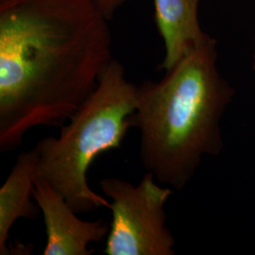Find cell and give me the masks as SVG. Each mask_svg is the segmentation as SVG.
I'll return each mask as SVG.
<instances>
[{"instance_id":"6","label":"cell","mask_w":255,"mask_h":255,"mask_svg":"<svg viewBox=\"0 0 255 255\" xmlns=\"http://www.w3.org/2000/svg\"><path fill=\"white\" fill-rule=\"evenodd\" d=\"M199 1L154 0L155 21L165 47L161 69L168 71L194 47L209 39L198 18Z\"/></svg>"},{"instance_id":"9","label":"cell","mask_w":255,"mask_h":255,"mask_svg":"<svg viewBox=\"0 0 255 255\" xmlns=\"http://www.w3.org/2000/svg\"><path fill=\"white\" fill-rule=\"evenodd\" d=\"M20 0H0V8L2 7H6L11 4H14L16 2H18Z\"/></svg>"},{"instance_id":"5","label":"cell","mask_w":255,"mask_h":255,"mask_svg":"<svg viewBox=\"0 0 255 255\" xmlns=\"http://www.w3.org/2000/svg\"><path fill=\"white\" fill-rule=\"evenodd\" d=\"M33 200L42 211L46 226L44 255H90L91 243L108 237L110 228L103 219L85 221L45 179L37 177L32 191Z\"/></svg>"},{"instance_id":"8","label":"cell","mask_w":255,"mask_h":255,"mask_svg":"<svg viewBox=\"0 0 255 255\" xmlns=\"http://www.w3.org/2000/svg\"><path fill=\"white\" fill-rule=\"evenodd\" d=\"M98 6L101 12L107 19H110L114 12L119 9L121 5L126 3L128 0H93Z\"/></svg>"},{"instance_id":"4","label":"cell","mask_w":255,"mask_h":255,"mask_svg":"<svg viewBox=\"0 0 255 255\" xmlns=\"http://www.w3.org/2000/svg\"><path fill=\"white\" fill-rule=\"evenodd\" d=\"M146 172L133 185L119 178L102 179L99 185L109 199L112 223L104 254L174 255L175 238L166 226L165 204L172 189Z\"/></svg>"},{"instance_id":"2","label":"cell","mask_w":255,"mask_h":255,"mask_svg":"<svg viewBox=\"0 0 255 255\" xmlns=\"http://www.w3.org/2000/svg\"><path fill=\"white\" fill-rule=\"evenodd\" d=\"M217 41L194 47L159 82L138 87L130 128L140 131L146 172L176 190L191 181L205 156L224 147L221 120L235 89L218 68Z\"/></svg>"},{"instance_id":"10","label":"cell","mask_w":255,"mask_h":255,"mask_svg":"<svg viewBox=\"0 0 255 255\" xmlns=\"http://www.w3.org/2000/svg\"><path fill=\"white\" fill-rule=\"evenodd\" d=\"M253 69L255 73V52H254V62H253Z\"/></svg>"},{"instance_id":"1","label":"cell","mask_w":255,"mask_h":255,"mask_svg":"<svg viewBox=\"0 0 255 255\" xmlns=\"http://www.w3.org/2000/svg\"><path fill=\"white\" fill-rule=\"evenodd\" d=\"M106 18L93 0H20L0 8V152L32 128L62 126L112 59Z\"/></svg>"},{"instance_id":"7","label":"cell","mask_w":255,"mask_h":255,"mask_svg":"<svg viewBox=\"0 0 255 255\" xmlns=\"http://www.w3.org/2000/svg\"><path fill=\"white\" fill-rule=\"evenodd\" d=\"M39 152L36 147L21 152L0 188V255H12L9 232L19 219H34L39 206L32 203Z\"/></svg>"},{"instance_id":"3","label":"cell","mask_w":255,"mask_h":255,"mask_svg":"<svg viewBox=\"0 0 255 255\" xmlns=\"http://www.w3.org/2000/svg\"><path fill=\"white\" fill-rule=\"evenodd\" d=\"M137 100L138 87L128 81L124 66L112 60L96 89L61 126L59 137L37 143V177L45 179L78 214L110 208V201L89 186L87 174L99 155L120 147Z\"/></svg>"}]
</instances>
